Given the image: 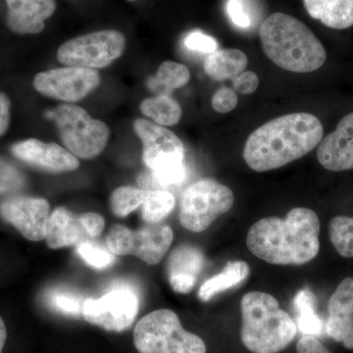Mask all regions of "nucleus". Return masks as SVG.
Listing matches in <instances>:
<instances>
[{
    "mask_svg": "<svg viewBox=\"0 0 353 353\" xmlns=\"http://www.w3.org/2000/svg\"><path fill=\"white\" fill-rule=\"evenodd\" d=\"M325 331L330 338L353 350V278L343 279L332 294Z\"/></svg>",
    "mask_w": 353,
    "mask_h": 353,
    "instance_id": "nucleus-15",
    "label": "nucleus"
},
{
    "mask_svg": "<svg viewBox=\"0 0 353 353\" xmlns=\"http://www.w3.org/2000/svg\"><path fill=\"white\" fill-rule=\"evenodd\" d=\"M139 310L136 290L119 285L99 299H88L83 306V319L108 332L121 333L132 324Z\"/></svg>",
    "mask_w": 353,
    "mask_h": 353,
    "instance_id": "nucleus-11",
    "label": "nucleus"
},
{
    "mask_svg": "<svg viewBox=\"0 0 353 353\" xmlns=\"http://www.w3.org/2000/svg\"><path fill=\"white\" fill-rule=\"evenodd\" d=\"M297 353H331L328 348L312 336H303L296 345Z\"/></svg>",
    "mask_w": 353,
    "mask_h": 353,
    "instance_id": "nucleus-37",
    "label": "nucleus"
},
{
    "mask_svg": "<svg viewBox=\"0 0 353 353\" xmlns=\"http://www.w3.org/2000/svg\"><path fill=\"white\" fill-rule=\"evenodd\" d=\"M228 17L236 27L248 30L254 22V8L252 0H227Z\"/></svg>",
    "mask_w": 353,
    "mask_h": 353,
    "instance_id": "nucleus-31",
    "label": "nucleus"
},
{
    "mask_svg": "<svg viewBox=\"0 0 353 353\" xmlns=\"http://www.w3.org/2000/svg\"><path fill=\"white\" fill-rule=\"evenodd\" d=\"M248 62V57L243 51L227 48L209 54L204 62V70L213 80H232L245 71Z\"/></svg>",
    "mask_w": 353,
    "mask_h": 353,
    "instance_id": "nucleus-21",
    "label": "nucleus"
},
{
    "mask_svg": "<svg viewBox=\"0 0 353 353\" xmlns=\"http://www.w3.org/2000/svg\"><path fill=\"white\" fill-rule=\"evenodd\" d=\"M205 257L194 245L176 246L167 263L169 283L174 292L189 294L196 285L197 277L203 270Z\"/></svg>",
    "mask_w": 353,
    "mask_h": 353,
    "instance_id": "nucleus-18",
    "label": "nucleus"
},
{
    "mask_svg": "<svg viewBox=\"0 0 353 353\" xmlns=\"http://www.w3.org/2000/svg\"><path fill=\"white\" fill-rule=\"evenodd\" d=\"M175 196L169 190H146L141 217L148 224H159L175 208Z\"/></svg>",
    "mask_w": 353,
    "mask_h": 353,
    "instance_id": "nucleus-26",
    "label": "nucleus"
},
{
    "mask_svg": "<svg viewBox=\"0 0 353 353\" xmlns=\"http://www.w3.org/2000/svg\"><path fill=\"white\" fill-rule=\"evenodd\" d=\"M27 179L15 165L0 157V194H12L24 189Z\"/></svg>",
    "mask_w": 353,
    "mask_h": 353,
    "instance_id": "nucleus-30",
    "label": "nucleus"
},
{
    "mask_svg": "<svg viewBox=\"0 0 353 353\" xmlns=\"http://www.w3.org/2000/svg\"><path fill=\"white\" fill-rule=\"evenodd\" d=\"M174 233L168 225L148 224L134 231L123 225H114L106 243L117 255H134L148 265L162 261L173 243Z\"/></svg>",
    "mask_w": 353,
    "mask_h": 353,
    "instance_id": "nucleus-10",
    "label": "nucleus"
},
{
    "mask_svg": "<svg viewBox=\"0 0 353 353\" xmlns=\"http://www.w3.org/2000/svg\"><path fill=\"white\" fill-rule=\"evenodd\" d=\"M6 25L18 34H37L43 31L46 21L57 10L55 0H6Z\"/></svg>",
    "mask_w": 353,
    "mask_h": 353,
    "instance_id": "nucleus-17",
    "label": "nucleus"
},
{
    "mask_svg": "<svg viewBox=\"0 0 353 353\" xmlns=\"http://www.w3.org/2000/svg\"><path fill=\"white\" fill-rule=\"evenodd\" d=\"M190 80V70L185 65L174 61H165L160 65L157 73L148 80V88L160 94L183 88Z\"/></svg>",
    "mask_w": 353,
    "mask_h": 353,
    "instance_id": "nucleus-24",
    "label": "nucleus"
},
{
    "mask_svg": "<svg viewBox=\"0 0 353 353\" xmlns=\"http://www.w3.org/2000/svg\"><path fill=\"white\" fill-rule=\"evenodd\" d=\"M101 83V75L94 69L65 66L41 72L34 79L37 92L58 101H82Z\"/></svg>",
    "mask_w": 353,
    "mask_h": 353,
    "instance_id": "nucleus-12",
    "label": "nucleus"
},
{
    "mask_svg": "<svg viewBox=\"0 0 353 353\" xmlns=\"http://www.w3.org/2000/svg\"><path fill=\"white\" fill-rule=\"evenodd\" d=\"M146 190L134 187H121L110 197V208L117 217L124 218L141 208Z\"/></svg>",
    "mask_w": 353,
    "mask_h": 353,
    "instance_id": "nucleus-28",
    "label": "nucleus"
},
{
    "mask_svg": "<svg viewBox=\"0 0 353 353\" xmlns=\"http://www.w3.org/2000/svg\"><path fill=\"white\" fill-rule=\"evenodd\" d=\"M77 253L83 261L97 269H104L115 262L114 253L101 246L94 245L88 241H82L77 245Z\"/></svg>",
    "mask_w": 353,
    "mask_h": 353,
    "instance_id": "nucleus-29",
    "label": "nucleus"
},
{
    "mask_svg": "<svg viewBox=\"0 0 353 353\" xmlns=\"http://www.w3.org/2000/svg\"><path fill=\"white\" fill-rule=\"evenodd\" d=\"M79 220H80L81 225L85 230V234L88 236H92V238L101 236L104 227H105V221L101 215L97 214V213H83V214L79 216Z\"/></svg>",
    "mask_w": 353,
    "mask_h": 353,
    "instance_id": "nucleus-36",
    "label": "nucleus"
},
{
    "mask_svg": "<svg viewBox=\"0 0 353 353\" xmlns=\"http://www.w3.org/2000/svg\"><path fill=\"white\" fill-rule=\"evenodd\" d=\"M185 48L201 53L215 52L218 50V43L214 38L201 31L190 32L183 39Z\"/></svg>",
    "mask_w": 353,
    "mask_h": 353,
    "instance_id": "nucleus-33",
    "label": "nucleus"
},
{
    "mask_svg": "<svg viewBox=\"0 0 353 353\" xmlns=\"http://www.w3.org/2000/svg\"><path fill=\"white\" fill-rule=\"evenodd\" d=\"M241 341L250 352L278 353L296 338V322L270 294L248 292L241 299Z\"/></svg>",
    "mask_w": 353,
    "mask_h": 353,
    "instance_id": "nucleus-4",
    "label": "nucleus"
},
{
    "mask_svg": "<svg viewBox=\"0 0 353 353\" xmlns=\"http://www.w3.org/2000/svg\"><path fill=\"white\" fill-rule=\"evenodd\" d=\"M11 152L24 163L50 173L75 171L80 166L78 158L68 150L57 143H46L36 139L15 143Z\"/></svg>",
    "mask_w": 353,
    "mask_h": 353,
    "instance_id": "nucleus-14",
    "label": "nucleus"
},
{
    "mask_svg": "<svg viewBox=\"0 0 353 353\" xmlns=\"http://www.w3.org/2000/svg\"><path fill=\"white\" fill-rule=\"evenodd\" d=\"M50 216V204L46 199L13 196L0 202V217L29 241L46 240Z\"/></svg>",
    "mask_w": 353,
    "mask_h": 353,
    "instance_id": "nucleus-13",
    "label": "nucleus"
},
{
    "mask_svg": "<svg viewBox=\"0 0 353 353\" xmlns=\"http://www.w3.org/2000/svg\"><path fill=\"white\" fill-rule=\"evenodd\" d=\"M311 17L332 29L353 26V0H303Z\"/></svg>",
    "mask_w": 353,
    "mask_h": 353,
    "instance_id": "nucleus-20",
    "label": "nucleus"
},
{
    "mask_svg": "<svg viewBox=\"0 0 353 353\" xmlns=\"http://www.w3.org/2000/svg\"><path fill=\"white\" fill-rule=\"evenodd\" d=\"M317 159L329 171L353 169V112L345 116L336 129L322 139L318 145Z\"/></svg>",
    "mask_w": 353,
    "mask_h": 353,
    "instance_id": "nucleus-16",
    "label": "nucleus"
},
{
    "mask_svg": "<svg viewBox=\"0 0 353 353\" xmlns=\"http://www.w3.org/2000/svg\"><path fill=\"white\" fill-rule=\"evenodd\" d=\"M126 48V38L116 30L90 32L60 46L57 59L65 66L101 69L117 60Z\"/></svg>",
    "mask_w": 353,
    "mask_h": 353,
    "instance_id": "nucleus-9",
    "label": "nucleus"
},
{
    "mask_svg": "<svg viewBox=\"0 0 353 353\" xmlns=\"http://www.w3.org/2000/svg\"><path fill=\"white\" fill-rule=\"evenodd\" d=\"M128 1H136V0H128Z\"/></svg>",
    "mask_w": 353,
    "mask_h": 353,
    "instance_id": "nucleus-40",
    "label": "nucleus"
},
{
    "mask_svg": "<svg viewBox=\"0 0 353 353\" xmlns=\"http://www.w3.org/2000/svg\"><path fill=\"white\" fill-rule=\"evenodd\" d=\"M234 92L241 94H252L259 85V78L254 72L243 71L232 79Z\"/></svg>",
    "mask_w": 353,
    "mask_h": 353,
    "instance_id": "nucleus-35",
    "label": "nucleus"
},
{
    "mask_svg": "<svg viewBox=\"0 0 353 353\" xmlns=\"http://www.w3.org/2000/svg\"><path fill=\"white\" fill-rule=\"evenodd\" d=\"M11 101L8 95L0 92V137L3 136L10 124Z\"/></svg>",
    "mask_w": 353,
    "mask_h": 353,
    "instance_id": "nucleus-38",
    "label": "nucleus"
},
{
    "mask_svg": "<svg viewBox=\"0 0 353 353\" xmlns=\"http://www.w3.org/2000/svg\"><path fill=\"white\" fill-rule=\"evenodd\" d=\"M50 301L57 310L69 315L82 314L85 303L80 297L67 290H55L51 292Z\"/></svg>",
    "mask_w": 353,
    "mask_h": 353,
    "instance_id": "nucleus-32",
    "label": "nucleus"
},
{
    "mask_svg": "<svg viewBox=\"0 0 353 353\" xmlns=\"http://www.w3.org/2000/svg\"><path fill=\"white\" fill-rule=\"evenodd\" d=\"M234 203V192L230 188L212 179H201L183 192L179 213L181 224L190 232L201 233Z\"/></svg>",
    "mask_w": 353,
    "mask_h": 353,
    "instance_id": "nucleus-8",
    "label": "nucleus"
},
{
    "mask_svg": "<svg viewBox=\"0 0 353 353\" xmlns=\"http://www.w3.org/2000/svg\"><path fill=\"white\" fill-rule=\"evenodd\" d=\"M296 326L304 336H321L325 325L316 309V296L309 289L297 292L294 299Z\"/></svg>",
    "mask_w": 353,
    "mask_h": 353,
    "instance_id": "nucleus-23",
    "label": "nucleus"
},
{
    "mask_svg": "<svg viewBox=\"0 0 353 353\" xmlns=\"http://www.w3.org/2000/svg\"><path fill=\"white\" fill-rule=\"evenodd\" d=\"M330 240L334 250L345 259L353 257V217L336 216L330 221Z\"/></svg>",
    "mask_w": 353,
    "mask_h": 353,
    "instance_id": "nucleus-27",
    "label": "nucleus"
},
{
    "mask_svg": "<svg viewBox=\"0 0 353 353\" xmlns=\"http://www.w3.org/2000/svg\"><path fill=\"white\" fill-rule=\"evenodd\" d=\"M238 105V95L234 88H220L212 97V108L217 112L226 114L231 112Z\"/></svg>",
    "mask_w": 353,
    "mask_h": 353,
    "instance_id": "nucleus-34",
    "label": "nucleus"
},
{
    "mask_svg": "<svg viewBox=\"0 0 353 353\" xmlns=\"http://www.w3.org/2000/svg\"><path fill=\"white\" fill-rule=\"evenodd\" d=\"M260 41L267 57L280 68L310 73L324 65V46L301 21L285 13H274L262 23Z\"/></svg>",
    "mask_w": 353,
    "mask_h": 353,
    "instance_id": "nucleus-3",
    "label": "nucleus"
},
{
    "mask_svg": "<svg viewBox=\"0 0 353 353\" xmlns=\"http://www.w3.org/2000/svg\"><path fill=\"white\" fill-rule=\"evenodd\" d=\"M79 217L64 208H58L51 213L46 228V245L51 250L78 245L85 236Z\"/></svg>",
    "mask_w": 353,
    "mask_h": 353,
    "instance_id": "nucleus-19",
    "label": "nucleus"
},
{
    "mask_svg": "<svg viewBox=\"0 0 353 353\" xmlns=\"http://www.w3.org/2000/svg\"><path fill=\"white\" fill-rule=\"evenodd\" d=\"M7 339V330L6 326V323H4L3 319L0 317V353H2V350H3L4 345H6Z\"/></svg>",
    "mask_w": 353,
    "mask_h": 353,
    "instance_id": "nucleus-39",
    "label": "nucleus"
},
{
    "mask_svg": "<svg viewBox=\"0 0 353 353\" xmlns=\"http://www.w3.org/2000/svg\"><path fill=\"white\" fill-rule=\"evenodd\" d=\"M320 220L315 211L297 208L287 217L257 221L248 230L246 245L257 259L273 265H303L320 250Z\"/></svg>",
    "mask_w": 353,
    "mask_h": 353,
    "instance_id": "nucleus-1",
    "label": "nucleus"
},
{
    "mask_svg": "<svg viewBox=\"0 0 353 353\" xmlns=\"http://www.w3.org/2000/svg\"><path fill=\"white\" fill-rule=\"evenodd\" d=\"M143 145V159L148 173L139 176V183L146 190H165L181 185L187 179L182 141L163 126L139 118L134 123Z\"/></svg>",
    "mask_w": 353,
    "mask_h": 353,
    "instance_id": "nucleus-5",
    "label": "nucleus"
},
{
    "mask_svg": "<svg viewBox=\"0 0 353 353\" xmlns=\"http://www.w3.org/2000/svg\"><path fill=\"white\" fill-rule=\"evenodd\" d=\"M250 268L245 261H232L225 266L224 270L214 277L208 279L201 285L199 297L202 301H209L216 294L236 287L248 278Z\"/></svg>",
    "mask_w": 353,
    "mask_h": 353,
    "instance_id": "nucleus-22",
    "label": "nucleus"
},
{
    "mask_svg": "<svg viewBox=\"0 0 353 353\" xmlns=\"http://www.w3.org/2000/svg\"><path fill=\"white\" fill-rule=\"evenodd\" d=\"M134 345L139 353H206L203 340L185 331L170 309L143 316L134 327Z\"/></svg>",
    "mask_w": 353,
    "mask_h": 353,
    "instance_id": "nucleus-6",
    "label": "nucleus"
},
{
    "mask_svg": "<svg viewBox=\"0 0 353 353\" xmlns=\"http://www.w3.org/2000/svg\"><path fill=\"white\" fill-rule=\"evenodd\" d=\"M141 111L160 126H174L182 118V108L169 94H159L141 102Z\"/></svg>",
    "mask_w": 353,
    "mask_h": 353,
    "instance_id": "nucleus-25",
    "label": "nucleus"
},
{
    "mask_svg": "<svg viewBox=\"0 0 353 353\" xmlns=\"http://www.w3.org/2000/svg\"><path fill=\"white\" fill-rule=\"evenodd\" d=\"M48 114L57 123L64 145L76 157L92 159L108 145L110 137L108 125L94 119L80 106L61 104Z\"/></svg>",
    "mask_w": 353,
    "mask_h": 353,
    "instance_id": "nucleus-7",
    "label": "nucleus"
},
{
    "mask_svg": "<svg viewBox=\"0 0 353 353\" xmlns=\"http://www.w3.org/2000/svg\"><path fill=\"white\" fill-rule=\"evenodd\" d=\"M323 134L322 123L312 114L281 116L250 134L243 148V159L252 170H275L314 150Z\"/></svg>",
    "mask_w": 353,
    "mask_h": 353,
    "instance_id": "nucleus-2",
    "label": "nucleus"
}]
</instances>
